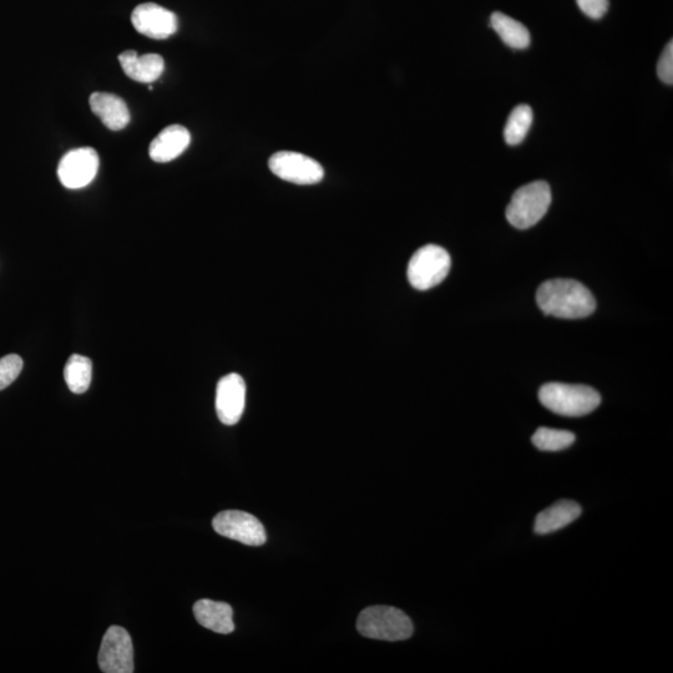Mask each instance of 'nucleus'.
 <instances>
[{"label":"nucleus","instance_id":"2eb2a0df","mask_svg":"<svg viewBox=\"0 0 673 673\" xmlns=\"http://www.w3.org/2000/svg\"><path fill=\"white\" fill-rule=\"evenodd\" d=\"M194 615L201 626L217 634L229 635L235 630L234 611L226 602L207 599L197 601Z\"/></svg>","mask_w":673,"mask_h":673},{"label":"nucleus","instance_id":"0eeeda50","mask_svg":"<svg viewBox=\"0 0 673 673\" xmlns=\"http://www.w3.org/2000/svg\"><path fill=\"white\" fill-rule=\"evenodd\" d=\"M98 662L104 673H133L134 647L129 632L111 626L101 642Z\"/></svg>","mask_w":673,"mask_h":673},{"label":"nucleus","instance_id":"39448f33","mask_svg":"<svg viewBox=\"0 0 673 673\" xmlns=\"http://www.w3.org/2000/svg\"><path fill=\"white\" fill-rule=\"evenodd\" d=\"M450 266H452V258L443 247L423 246L409 261L408 281L416 290H430L447 278Z\"/></svg>","mask_w":673,"mask_h":673},{"label":"nucleus","instance_id":"5701e85b","mask_svg":"<svg viewBox=\"0 0 673 673\" xmlns=\"http://www.w3.org/2000/svg\"><path fill=\"white\" fill-rule=\"evenodd\" d=\"M579 8L591 19L604 17L609 9V0H576Z\"/></svg>","mask_w":673,"mask_h":673},{"label":"nucleus","instance_id":"9b49d317","mask_svg":"<svg viewBox=\"0 0 673 673\" xmlns=\"http://www.w3.org/2000/svg\"><path fill=\"white\" fill-rule=\"evenodd\" d=\"M131 22L140 34L158 40L170 38L179 28L175 13L155 3L138 5L131 15Z\"/></svg>","mask_w":673,"mask_h":673},{"label":"nucleus","instance_id":"9d476101","mask_svg":"<svg viewBox=\"0 0 673 673\" xmlns=\"http://www.w3.org/2000/svg\"><path fill=\"white\" fill-rule=\"evenodd\" d=\"M246 384L237 373L227 374L220 379L216 389V413L220 422L235 425L240 422L245 411Z\"/></svg>","mask_w":673,"mask_h":673},{"label":"nucleus","instance_id":"ddd939ff","mask_svg":"<svg viewBox=\"0 0 673 673\" xmlns=\"http://www.w3.org/2000/svg\"><path fill=\"white\" fill-rule=\"evenodd\" d=\"M119 63L130 79L141 84H153L165 70V62L161 55H139L135 50L121 53Z\"/></svg>","mask_w":673,"mask_h":673},{"label":"nucleus","instance_id":"aec40b11","mask_svg":"<svg viewBox=\"0 0 673 673\" xmlns=\"http://www.w3.org/2000/svg\"><path fill=\"white\" fill-rule=\"evenodd\" d=\"M531 442L544 452H559L574 444L575 434L568 430L539 428L531 438Z\"/></svg>","mask_w":673,"mask_h":673},{"label":"nucleus","instance_id":"dca6fc26","mask_svg":"<svg viewBox=\"0 0 673 673\" xmlns=\"http://www.w3.org/2000/svg\"><path fill=\"white\" fill-rule=\"evenodd\" d=\"M581 515V506L573 500H560L536 516L534 530L536 534L555 533L573 523Z\"/></svg>","mask_w":673,"mask_h":673},{"label":"nucleus","instance_id":"6ab92c4d","mask_svg":"<svg viewBox=\"0 0 673 673\" xmlns=\"http://www.w3.org/2000/svg\"><path fill=\"white\" fill-rule=\"evenodd\" d=\"M533 124V110L529 105H518L511 111L504 129L506 144L519 145L523 143Z\"/></svg>","mask_w":673,"mask_h":673},{"label":"nucleus","instance_id":"f8f14e48","mask_svg":"<svg viewBox=\"0 0 673 673\" xmlns=\"http://www.w3.org/2000/svg\"><path fill=\"white\" fill-rule=\"evenodd\" d=\"M190 143V131L185 126L170 125L151 141L149 155L155 163H170L185 153Z\"/></svg>","mask_w":673,"mask_h":673},{"label":"nucleus","instance_id":"20e7f679","mask_svg":"<svg viewBox=\"0 0 673 673\" xmlns=\"http://www.w3.org/2000/svg\"><path fill=\"white\" fill-rule=\"evenodd\" d=\"M551 205L548 182L534 181L520 187L506 207V220L515 229L526 230L543 219Z\"/></svg>","mask_w":673,"mask_h":673},{"label":"nucleus","instance_id":"4be33fe9","mask_svg":"<svg viewBox=\"0 0 673 673\" xmlns=\"http://www.w3.org/2000/svg\"><path fill=\"white\" fill-rule=\"evenodd\" d=\"M657 75L665 84L672 85L673 83V43L672 40L666 45L664 53H662L657 64Z\"/></svg>","mask_w":673,"mask_h":673},{"label":"nucleus","instance_id":"a211bd4d","mask_svg":"<svg viewBox=\"0 0 673 673\" xmlns=\"http://www.w3.org/2000/svg\"><path fill=\"white\" fill-rule=\"evenodd\" d=\"M93 377V363L88 357L73 354L64 368V379L70 391L83 394L88 391Z\"/></svg>","mask_w":673,"mask_h":673},{"label":"nucleus","instance_id":"423d86ee","mask_svg":"<svg viewBox=\"0 0 673 673\" xmlns=\"http://www.w3.org/2000/svg\"><path fill=\"white\" fill-rule=\"evenodd\" d=\"M268 166L281 180L296 185H315L325 177L320 163L295 151H278L271 156Z\"/></svg>","mask_w":673,"mask_h":673},{"label":"nucleus","instance_id":"f257e3e1","mask_svg":"<svg viewBox=\"0 0 673 673\" xmlns=\"http://www.w3.org/2000/svg\"><path fill=\"white\" fill-rule=\"evenodd\" d=\"M536 302L545 316L579 320L596 310L594 295L583 283L556 278L543 283L536 292Z\"/></svg>","mask_w":673,"mask_h":673},{"label":"nucleus","instance_id":"4468645a","mask_svg":"<svg viewBox=\"0 0 673 673\" xmlns=\"http://www.w3.org/2000/svg\"><path fill=\"white\" fill-rule=\"evenodd\" d=\"M89 104L91 111L110 130H123L130 123L131 116L128 105L118 95L94 93L90 96Z\"/></svg>","mask_w":673,"mask_h":673},{"label":"nucleus","instance_id":"f03ea898","mask_svg":"<svg viewBox=\"0 0 673 673\" xmlns=\"http://www.w3.org/2000/svg\"><path fill=\"white\" fill-rule=\"evenodd\" d=\"M539 401L549 411L563 417H584L600 406V394L581 384L548 383L539 391Z\"/></svg>","mask_w":673,"mask_h":673},{"label":"nucleus","instance_id":"f3484780","mask_svg":"<svg viewBox=\"0 0 673 673\" xmlns=\"http://www.w3.org/2000/svg\"><path fill=\"white\" fill-rule=\"evenodd\" d=\"M492 27L503 42L510 48L526 49L530 45V33L523 23L518 22L509 15L495 12L490 19Z\"/></svg>","mask_w":673,"mask_h":673},{"label":"nucleus","instance_id":"1a4fd4ad","mask_svg":"<svg viewBox=\"0 0 673 673\" xmlns=\"http://www.w3.org/2000/svg\"><path fill=\"white\" fill-rule=\"evenodd\" d=\"M99 164V155L93 148L74 149L60 160L59 180L67 189H83L95 179Z\"/></svg>","mask_w":673,"mask_h":673},{"label":"nucleus","instance_id":"412c9836","mask_svg":"<svg viewBox=\"0 0 673 673\" xmlns=\"http://www.w3.org/2000/svg\"><path fill=\"white\" fill-rule=\"evenodd\" d=\"M24 363L18 354H8L0 358V391L8 388L22 373Z\"/></svg>","mask_w":673,"mask_h":673},{"label":"nucleus","instance_id":"6e6552de","mask_svg":"<svg viewBox=\"0 0 673 673\" xmlns=\"http://www.w3.org/2000/svg\"><path fill=\"white\" fill-rule=\"evenodd\" d=\"M212 526L217 534L249 546L266 543V530L255 516L240 510L222 511L215 516Z\"/></svg>","mask_w":673,"mask_h":673},{"label":"nucleus","instance_id":"7ed1b4c3","mask_svg":"<svg viewBox=\"0 0 673 673\" xmlns=\"http://www.w3.org/2000/svg\"><path fill=\"white\" fill-rule=\"evenodd\" d=\"M359 634L368 639L404 641L411 639L414 626L403 611L391 606L367 607L358 617Z\"/></svg>","mask_w":673,"mask_h":673}]
</instances>
